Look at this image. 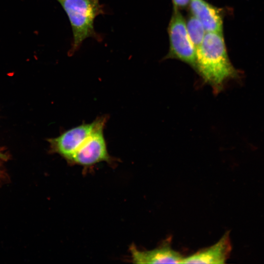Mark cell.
<instances>
[{
  "label": "cell",
  "instance_id": "1",
  "mask_svg": "<svg viewBox=\"0 0 264 264\" xmlns=\"http://www.w3.org/2000/svg\"><path fill=\"white\" fill-rule=\"evenodd\" d=\"M195 70L215 93L222 90L227 81L239 76L228 56L222 32L206 33L196 49Z\"/></svg>",
  "mask_w": 264,
  "mask_h": 264
},
{
  "label": "cell",
  "instance_id": "2",
  "mask_svg": "<svg viewBox=\"0 0 264 264\" xmlns=\"http://www.w3.org/2000/svg\"><path fill=\"white\" fill-rule=\"evenodd\" d=\"M66 13L73 34L69 53L77 51L84 41L90 37L99 40L95 31L94 20L104 14L103 6L99 0H57Z\"/></svg>",
  "mask_w": 264,
  "mask_h": 264
},
{
  "label": "cell",
  "instance_id": "3",
  "mask_svg": "<svg viewBox=\"0 0 264 264\" xmlns=\"http://www.w3.org/2000/svg\"><path fill=\"white\" fill-rule=\"evenodd\" d=\"M168 33L170 50L167 57L178 59L195 69L196 49L188 33L184 18L175 7L169 25Z\"/></svg>",
  "mask_w": 264,
  "mask_h": 264
},
{
  "label": "cell",
  "instance_id": "4",
  "mask_svg": "<svg viewBox=\"0 0 264 264\" xmlns=\"http://www.w3.org/2000/svg\"><path fill=\"white\" fill-rule=\"evenodd\" d=\"M106 123L101 124L87 138L68 163L88 167L101 162L110 163L112 161V158L108 153L104 135Z\"/></svg>",
  "mask_w": 264,
  "mask_h": 264
},
{
  "label": "cell",
  "instance_id": "5",
  "mask_svg": "<svg viewBox=\"0 0 264 264\" xmlns=\"http://www.w3.org/2000/svg\"><path fill=\"white\" fill-rule=\"evenodd\" d=\"M106 121V116L100 117L90 123H83L65 131L59 136L50 139L52 150L68 162L87 138Z\"/></svg>",
  "mask_w": 264,
  "mask_h": 264
},
{
  "label": "cell",
  "instance_id": "6",
  "mask_svg": "<svg viewBox=\"0 0 264 264\" xmlns=\"http://www.w3.org/2000/svg\"><path fill=\"white\" fill-rule=\"evenodd\" d=\"M229 233L226 232L216 243L184 257L181 264H222L231 251Z\"/></svg>",
  "mask_w": 264,
  "mask_h": 264
},
{
  "label": "cell",
  "instance_id": "7",
  "mask_svg": "<svg viewBox=\"0 0 264 264\" xmlns=\"http://www.w3.org/2000/svg\"><path fill=\"white\" fill-rule=\"evenodd\" d=\"M130 250L131 260L135 264H181L184 258L171 247L168 241L150 250H138L134 245Z\"/></svg>",
  "mask_w": 264,
  "mask_h": 264
},
{
  "label": "cell",
  "instance_id": "8",
  "mask_svg": "<svg viewBox=\"0 0 264 264\" xmlns=\"http://www.w3.org/2000/svg\"><path fill=\"white\" fill-rule=\"evenodd\" d=\"M192 15L203 25L207 32H222V17L220 11L204 0H190Z\"/></svg>",
  "mask_w": 264,
  "mask_h": 264
},
{
  "label": "cell",
  "instance_id": "9",
  "mask_svg": "<svg viewBox=\"0 0 264 264\" xmlns=\"http://www.w3.org/2000/svg\"><path fill=\"white\" fill-rule=\"evenodd\" d=\"M186 24L190 38L196 49L202 42L206 31L200 21L193 15L188 18Z\"/></svg>",
  "mask_w": 264,
  "mask_h": 264
},
{
  "label": "cell",
  "instance_id": "10",
  "mask_svg": "<svg viewBox=\"0 0 264 264\" xmlns=\"http://www.w3.org/2000/svg\"><path fill=\"white\" fill-rule=\"evenodd\" d=\"M190 0H173L174 7L184 8L190 3Z\"/></svg>",
  "mask_w": 264,
  "mask_h": 264
}]
</instances>
